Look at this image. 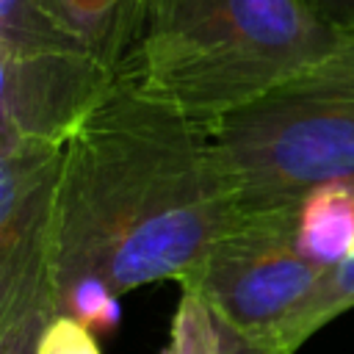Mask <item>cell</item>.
Wrapping results in <instances>:
<instances>
[{
	"label": "cell",
	"instance_id": "cell-2",
	"mask_svg": "<svg viewBox=\"0 0 354 354\" xmlns=\"http://www.w3.org/2000/svg\"><path fill=\"white\" fill-rule=\"evenodd\" d=\"M346 33L301 0H147L119 77L210 127L326 58Z\"/></svg>",
	"mask_w": 354,
	"mask_h": 354
},
{
	"label": "cell",
	"instance_id": "cell-8",
	"mask_svg": "<svg viewBox=\"0 0 354 354\" xmlns=\"http://www.w3.org/2000/svg\"><path fill=\"white\" fill-rule=\"evenodd\" d=\"M296 249L318 268L354 254V180H324L296 205Z\"/></svg>",
	"mask_w": 354,
	"mask_h": 354
},
{
	"label": "cell",
	"instance_id": "cell-6",
	"mask_svg": "<svg viewBox=\"0 0 354 354\" xmlns=\"http://www.w3.org/2000/svg\"><path fill=\"white\" fill-rule=\"evenodd\" d=\"M116 77L86 53H0V141L64 147Z\"/></svg>",
	"mask_w": 354,
	"mask_h": 354
},
{
	"label": "cell",
	"instance_id": "cell-11",
	"mask_svg": "<svg viewBox=\"0 0 354 354\" xmlns=\"http://www.w3.org/2000/svg\"><path fill=\"white\" fill-rule=\"evenodd\" d=\"M36 354H102L97 335L75 315H53L44 326Z\"/></svg>",
	"mask_w": 354,
	"mask_h": 354
},
{
	"label": "cell",
	"instance_id": "cell-12",
	"mask_svg": "<svg viewBox=\"0 0 354 354\" xmlns=\"http://www.w3.org/2000/svg\"><path fill=\"white\" fill-rule=\"evenodd\" d=\"M218 335H221V354H285L277 346L263 343V340L235 329L224 318H218Z\"/></svg>",
	"mask_w": 354,
	"mask_h": 354
},
{
	"label": "cell",
	"instance_id": "cell-4",
	"mask_svg": "<svg viewBox=\"0 0 354 354\" xmlns=\"http://www.w3.org/2000/svg\"><path fill=\"white\" fill-rule=\"evenodd\" d=\"M296 205L241 210L177 285L199 293L235 329L277 346L326 274L296 249Z\"/></svg>",
	"mask_w": 354,
	"mask_h": 354
},
{
	"label": "cell",
	"instance_id": "cell-13",
	"mask_svg": "<svg viewBox=\"0 0 354 354\" xmlns=\"http://www.w3.org/2000/svg\"><path fill=\"white\" fill-rule=\"evenodd\" d=\"M301 3H307L315 14H321L337 28L346 30L354 28V0H301Z\"/></svg>",
	"mask_w": 354,
	"mask_h": 354
},
{
	"label": "cell",
	"instance_id": "cell-9",
	"mask_svg": "<svg viewBox=\"0 0 354 354\" xmlns=\"http://www.w3.org/2000/svg\"><path fill=\"white\" fill-rule=\"evenodd\" d=\"M53 50L86 53L55 19L47 0H0V53L28 55Z\"/></svg>",
	"mask_w": 354,
	"mask_h": 354
},
{
	"label": "cell",
	"instance_id": "cell-5",
	"mask_svg": "<svg viewBox=\"0 0 354 354\" xmlns=\"http://www.w3.org/2000/svg\"><path fill=\"white\" fill-rule=\"evenodd\" d=\"M64 147L0 141V324L53 318L50 252Z\"/></svg>",
	"mask_w": 354,
	"mask_h": 354
},
{
	"label": "cell",
	"instance_id": "cell-3",
	"mask_svg": "<svg viewBox=\"0 0 354 354\" xmlns=\"http://www.w3.org/2000/svg\"><path fill=\"white\" fill-rule=\"evenodd\" d=\"M241 210L296 205L324 180H354V28L318 64L210 124Z\"/></svg>",
	"mask_w": 354,
	"mask_h": 354
},
{
	"label": "cell",
	"instance_id": "cell-1",
	"mask_svg": "<svg viewBox=\"0 0 354 354\" xmlns=\"http://www.w3.org/2000/svg\"><path fill=\"white\" fill-rule=\"evenodd\" d=\"M238 216L210 127L116 77L64 144L53 307L80 282L113 296L160 279L180 282Z\"/></svg>",
	"mask_w": 354,
	"mask_h": 354
},
{
	"label": "cell",
	"instance_id": "cell-10",
	"mask_svg": "<svg viewBox=\"0 0 354 354\" xmlns=\"http://www.w3.org/2000/svg\"><path fill=\"white\" fill-rule=\"evenodd\" d=\"M160 354H221L218 315L199 293L180 288V301L171 315L169 340Z\"/></svg>",
	"mask_w": 354,
	"mask_h": 354
},
{
	"label": "cell",
	"instance_id": "cell-7",
	"mask_svg": "<svg viewBox=\"0 0 354 354\" xmlns=\"http://www.w3.org/2000/svg\"><path fill=\"white\" fill-rule=\"evenodd\" d=\"M55 19L108 72L119 75L136 53L147 0H47Z\"/></svg>",
	"mask_w": 354,
	"mask_h": 354
}]
</instances>
